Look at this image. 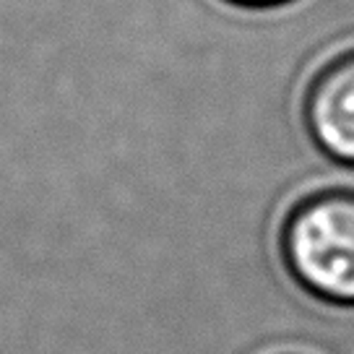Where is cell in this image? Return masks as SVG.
Returning <instances> with one entry per match:
<instances>
[{"label": "cell", "mask_w": 354, "mask_h": 354, "mask_svg": "<svg viewBox=\"0 0 354 354\" xmlns=\"http://www.w3.org/2000/svg\"><path fill=\"white\" fill-rule=\"evenodd\" d=\"M310 141L323 154L354 167V47L326 60L310 78L302 102Z\"/></svg>", "instance_id": "2"}, {"label": "cell", "mask_w": 354, "mask_h": 354, "mask_svg": "<svg viewBox=\"0 0 354 354\" xmlns=\"http://www.w3.org/2000/svg\"><path fill=\"white\" fill-rule=\"evenodd\" d=\"M234 6H248V8H271V6H284L289 0H227Z\"/></svg>", "instance_id": "3"}, {"label": "cell", "mask_w": 354, "mask_h": 354, "mask_svg": "<svg viewBox=\"0 0 354 354\" xmlns=\"http://www.w3.org/2000/svg\"><path fill=\"white\" fill-rule=\"evenodd\" d=\"M279 253L308 295L354 308V188L302 196L281 221Z\"/></svg>", "instance_id": "1"}]
</instances>
